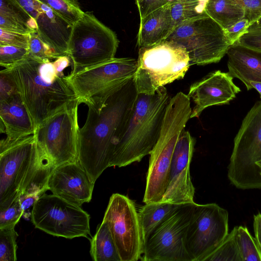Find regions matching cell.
<instances>
[{
	"label": "cell",
	"mask_w": 261,
	"mask_h": 261,
	"mask_svg": "<svg viewBox=\"0 0 261 261\" xmlns=\"http://www.w3.org/2000/svg\"><path fill=\"white\" fill-rule=\"evenodd\" d=\"M138 94L133 79L117 92L99 94L85 102L88 110L86 122L80 129L78 161L94 183L110 167L115 145Z\"/></svg>",
	"instance_id": "6da1fadb"
},
{
	"label": "cell",
	"mask_w": 261,
	"mask_h": 261,
	"mask_svg": "<svg viewBox=\"0 0 261 261\" xmlns=\"http://www.w3.org/2000/svg\"><path fill=\"white\" fill-rule=\"evenodd\" d=\"M72 65L68 56L41 61L29 55L3 71L13 81L36 129L65 106L78 99L63 71Z\"/></svg>",
	"instance_id": "7a4b0ae2"
},
{
	"label": "cell",
	"mask_w": 261,
	"mask_h": 261,
	"mask_svg": "<svg viewBox=\"0 0 261 261\" xmlns=\"http://www.w3.org/2000/svg\"><path fill=\"white\" fill-rule=\"evenodd\" d=\"M55 167L40 150L34 134L1 140L0 209L9 206L21 194L45 193Z\"/></svg>",
	"instance_id": "3957f363"
},
{
	"label": "cell",
	"mask_w": 261,
	"mask_h": 261,
	"mask_svg": "<svg viewBox=\"0 0 261 261\" xmlns=\"http://www.w3.org/2000/svg\"><path fill=\"white\" fill-rule=\"evenodd\" d=\"M170 99L165 86L152 94L138 93L127 124L115 145L110 167L126 166L150 154L159 138Z\"/></svg>",
	"instance_id": "277c9868"
},
{
	"label": "cell",
	"mask_w": 261,
	"mask_h": 261,
	"mask_svg": "<svg viewBox=\"0 0 261 261\" xmlns=\"http://www.w3.org/2000/svg\"><path fill=\"white\" fill-rule=\"evenodd\" d=\"M190 99L181 92L171 98L159 138L150 153L143 202L161 201L167 188L174 149L190 119Z\"/></svg>",
	"instance_id": "5b68a950"
},
{
	"label": "cell",
	"mask_w": 261,
	"mask_h": 261,
	"mask_svg": "<svg viewBox=\"0 0 261 261\" xmlns=\"http://www.w3.org/2000/svg\"><path fill=\"white\" fill-rule=\"evenodd\" d=\"M190 65L186 50L174 42L165 40L139 48L133 78L138 93L153 94L161 87L182 79Z\"/></svg>",
	"instance_id": "8992f818"
},
{
	"label": "cell",
	"mask_w": 261,
	"mask_h": 261,
	"mask_svg": "<svg viewBox=\"0 0 261 261\" xmlns=\"http://www.w3.org/2000/svg\"><path fill=\"white\" fill-rule=\"evenodd\" d=\"M119 40L115 33L91 12H85L72 26L68 55L75 73L115 58Z\"/></svg>",
	"instance_id": "52a82bcc"
},
{
	"label": "cell",
	"mask_w": 261,
	"mask_h": 261,
	"mask_svg": "<svg viewBox=\"0 0 261 261\" xmlns=\"http://www.w3.org/2000/svg\"><path fill=\"white\" fill-rule=\"evenodd\" d=\"M261 160V100L256 102L243 120L234 139L228 167V177L241 189L261 188L257 163Z\"/></svg>",
	"instance_id": "ba28073f"
},
{
	"label": "cell",
	"mask_w": 261,
	"mask_h": 261,
	"mask_svg": "<svg viewBox=\"0 0 261 261\" xmlns=\"http://www.w3.org/2000/svg\"><path fill=\"white\" fill-rule=\"evenodd\" d=\"M165 40L182 46L191 65L219 62L232 45L224 29L205 12L174 28Z\"/></svg>",
	"instance_id": "9c48e42d"
},
{
	"label": "cell",
	"mask_w": 261,
	"mask_h": 261,
	"mask_svg": "<svg viewBox=\"0 0 261 261\" xmlns=\"http://www.w3.org/2000/svg\"><path fill=\"white\" fill-rule=\"evenodd\" d=\"M81 103L79 99L70 102L35 129L34 135L38 147L55 167L78 161L80 128L77 111Z\"/></svg>",
	"instance_id": "30bf717a"
},
{
	"label": "cell",
	"mask_w": 261,
	"mask_h": 261,
	"mask_svg": "<svg viewBox=\"0 0 261 261\" xmlns=\"http://www.w3.org/2000/svg\"><path fill=\"white\" fill-rule=\"evenodd\" d=\"M31 220L45 232L67 239L91 236L90 215L80 206L54 195L44 193L34 204Z\"/></svg>",
	"instance_id": "8fae6325"
},
{
	"label": "cell",
	"mask_w": 261,
	"mask_h": 261,
	"mask_svg": "<svg viewBox=\"0 0 261 261\" xmlns=\"http://www.w3.org/2000/svg\"><path fill=\"white\" fill-rule=\"evenodd\" d=\"M196 203L179 204L143 243L144 261H192L185 239Z\"/></svg>",
	"instance_id": "7c38bea8"
},
{
	"label": "cell",
	"mask_w": 261,
	"mask_h": 261,
	"mask_svg": "<svg viewBox=\"0 0 261 261\" xmlns=\"http://www.w3.org/2000/svg\"><path fill=\"white\" fill-rule=\"evenodd\" d=\"M137 60L114 58L75 73L67 78L81 103L104 93H113L121 89L135 75Z\"/></svg>",
	"instance_id": "4fadbf2b"
},
{
	"label": "cell",
	"mask_w": 261,
	"mask_h": 261,
	"mask_svg": "<svg viewBox=\"0 0 261 261\" xmlns=\"http://www.w3.org/2000/svg\"><path fill=\"white\" fill-rule=\"evenodd\" d=\"M228 233L227 210L214 203H196L185 239L192 261H205Z\"/></svg>",
	"instance_id": "5bb4252c"
},
{
	"label": "cell",
	"mask_w": 261,
	"mask_h": 261,
	"mask_svg": "<svg viewBox=\"0 0 261 261\" xmlns=\"http://www.w3.org/2000/svg\"><path fill=\"white\" fill-rule=\"evenodd\" d=\"M103 220L109 225L121 261L141 259L143 241L134 202L124 195L112 194Z\"/></svg>",
	"instance_id": "9a60e30c"
},
{
	"label": "cell",
	"mask_w": 261,
	"mask_h": 261,
	"mask_svg": "<svg viewBox=\"0 0 261 261\" xmlns=\"http://www.w3.org/2000/svg\"><path fill=\"white\" fill-rule=\"evenodd\" d=\"M195 142L188 131H182L174 149L168 185L161 201L175 204L195 202L190 169Z\"/></svg>",
	"instance_id": "2e32d148"
},
{
	"label": "cell",
	"mask_w": 261,
	"mask_h": 261,
	"mask_svg": "<svg viewBox=\"0 0 261 261\" xmlns=\"http://www.w3.org/2000/svg\"><path fill=\"white\" fill-rule=\"evenodd\" d=\"M94 184L77 161L56 166L49 176L47 188L53 194L81 206L91 201Z\"/></svg>",
	"instance_id": "e0dca14e"
},
{
	"label": "cell",
	"mask_w": 261,
	"mask_h": 261,
	"mask_svg": "<svg viewBox=\"0 0 261 261\" xmlns=\"http://www.w3.org/2000/svg\"><path fill=\"white\" fill-rule=\"evenodd\" d=\"M241 90L228 72L216 70L192 84L187 94L195 104L190 118L199 117L206 108L227 105Z\"/></svg>",
	"instance_id": "ac0fdd59"
},
{
	"label": "cell",
	"mask_w": 261,
	"mask_h": 261,
	"mask_svg": "<svg viewBox=\"0 0 261 261\" xmlns=\"http://www.w3.org/2000/svg\"><path fill=\"white\" fill-rule=\"evenodd\" d=\"M1 128L10 140L34 134L31 117L18 93L0 101Z\"/></svg>",
	"instance_id": "d6986e66"
},
{
	"label": "cell",
	"mask_w": 261,
	"mask_h": 261,
	"mask_svg": "<svg viewBox=\"0 0 261 261\" xmlns=\"http://www.w3.org/2000/svg\"><path fill=\"white\" fill-rule=\"evenodd\" d=\"M42 4V11L36 20L38 25L37 33L59 57L68 55L73 25L69 24L48 6L43 3Z\"/></svg>",
	"instance_id": "ffe728a7"
},
{
	"label": "cell",
	"mask_w": 261,
	"mask_h": 261,
	"mask_svg": "<svg viewBox=\"0 0 261 261\" xmlns=\"http://www.w3.org/2000/svg\"><path fill=\"white\" fill-rule=\"evenodd\" d=\"M228 73L246 86L251 81L261 83V52L232 44L227 54Z\"/></svg>",
	"instance_id": "44dd1931"
},
{
	"label": "cell",
	"mask_w": 261,
	"mask_h": 261,
	"mask_svg": "<svg viewBox=\"0 0 261 261\" xmlns=\"http://www.w3.org/2000/svg\"><path fill=\"white\" fill-rule=\"evenodd\" d=\"M173 28L170 3L150 13L140 21L137 45L140 48L163 42Z\"/></svg>",
	"instance_id": "7402d4cb"
},
{
	"label": "cell",
	"mask_w": 261,
	"mask_h": 261,
	"mask_svg": "<svg viewBox=\"0 0 261 261\" xmlns=\"http://www.w3.org/2000/svg\"><path fill=\"white\" fill-rule=\"evenodd\" d=\"M178 205L163 201L145 203L138 212L143 243Z\"/></svg>",
	"instance_id": "603a6c76"
},
{
	"label": "cell",
	"mask_w": 261,
	"mask_h": 261,
	"mask_svg": "<svg viewBox=\"0 0 261 261\" xmlns=\"http://www.w3.org/2000/svg\"><path fill=\"white\" fill-rule=\"evenodd\" d=\"M204 12L224 30L246 18L244 8L231 0H208Z\"/></svg>",
	"instance_id": "cb8c5ba5"
},
{
	"label": "cell",
	"mask_w": 261,
	"mask_h": 261,
	"mask_svg": "<svg viewBox=\"0 0 261 261\" xmlns=\"http://www.w3.org/2000/svg\"><path fill=\"white\" fill-rule=\"evenodd\" d=\"M90 253L95 261H121L107 222L103 220L90 239Z\"/></svg>",
	"instance_id": "d4e9b609"
},
{
	"label": "cell",
	"mask_w": 261,
	"mask_h": 261,
	"mask_svg": "<svg viewBox=\"0 0 261 261\" xmlns=\"http://www.w3.org/2000/svg\"><path fill=\"white\" fill-rule=\"evenodd\" d=\"M208 0H173L170 3L173 30L181 23L204 12Z\"/></svg>",
	"instance_id": "484cf974"
},
{
	"label": "cell",
	"mask_w": 261,
	"mask_h": 261,
	"mask_svg": "<svg viewBox=\"0 0 261 261\" xmlns=\"http://www.w3.org/2000/svg\"><path fill=\"white\" fill-rule=\"evenodd\" d=\"M242 261H261V255L254 239L246 227L236 226L232 230Z\"/></svg>",
	"instance_id": "4316f807"
},
{
	"label": "cell",
	"mask_w": 261,
	"mask_h": 261,
	"mask_svg": "<svg viewBox=\"0 0 261 261\" xmlns=\"http://www.w3.org/2000/svg\"><path fill=\"white\" fill-rule=\"evenodd\" d=\"M71 25L83 16L84 12L76 0H39Z\"/></svg>",
	"instance_id": "83f0119b"
},
{
	"label": "cell",
	"mask_w": 261,
	"mask_h": 261,
	"mask_svg": "<svg viewBox=\"0 0 261 261\" xmlns=\"http://www.w3.org/2000/svg\"><path fill=\"white\" fill-rule=\"evenodd\" d=\"M0 15L26 25L35 32L38 30L35 20L16 0H0Z\"/></svg>",
	"instance_id": "f1b7e54d"
},
{
	"label": "cell",
	"mask_w": 261,
	"mask_h": 261,
	"mask_svg": "<svg viewBox=\"0 0 261 261\" xmlns=\"http://www.w3.org/2000/svg\"><path fill=\"white\" fill-rule=\"evenodd\" d=\"M219 260L242 261L232 231L205 259V261Z\"/></svg>",
	"instance_id": "f546056e"
},
{
	"label": "cell",
	"mask_w": 261,
	"mask_h": 261,
	"mask_svg": "<svg viewBox=\"0 0 261 261\" xmlns=\"http://www.w3.org/2000/svg\"><path fill=\"white\" fill-rule=\"evenodd\" d=\"M15 227L0 229V261L17 260L16 239L18 237Z\"/></svg>",
	"instance_id": "4dcf8cb0"
},
{
	"label": "cell",
	"mask_w": 261,
	"mask_h": 261,
	"mask_svg": "<svg viewBox=\"0 0 261 261\" xmlns=\"http://www.w3.org/2000/svg\"><path fill=\"white\" fill-rule=\"evenodd\" d=\"M28 49L30 56L41 61L51 60L59 57L56 51L39 37L37 32L31 34Z\"/></svg>",
	"instance_id": "1f68e13d"
},
{
	"label": "cell",
	"mask_w": 261,
	"mask_h": 261,
	"mask_svg": "<svg viewBox=\"0 0 261 261\" xmlns=\"http://www.w3.org/2000/svg\"><path fill=\"white\" fill-rule=\"evenodd\" d=\"M29 54V49L13 45H0V65L8 68L24 60Z\"/></svg>",
	"instance_id": "d6a6232c"
},
{
	"label": "cell",
	"mask_w": 261,
	"mask_h": 261,
	"mask_svg": "<svg viewBox=\"0 0 261 261\" xmlns=\"http://www.w3.org/2000/svg\"><path fill=\"white\" fill-rule=\"evenodd\" d=\"M22 214L23 211L17 197L9 206L0 209V229L15 227Z\"/></svg>",
	"instance_id": "836d02e7"
},
{
	"label": "cell",
	"mask_w": 261,
	"mask_h": 261,
	"mask_svg": "<svg viewBox=\"0 0 261 261\" xmlns=\"http://www.w3.org/2000/svg\"><path fill=\"white\" fill-rule=\"evenodd\" d=\"M235 43L261 52V25L255 22L250 25L245 33Z\"/></svg>",
	"instance_id": "e575fe53"
},
{
	"label": "cell",
	"mask_w": 261,
	"mask_h": 261,
	"mask_svg": "<svg viewBox=\"0 0 261 261\" xmlns=\"http://www.w3.org/2000/svg\"><path fill=\"white\" fill-rule=\"evenodd\" d=\"M30 35L0 29V45H13L28 49Z\"/></svg>",
	"instance_id": "d590c367"
},
{
	"label": "cell",
	"mask_w": 261,
	"mask_h": 261,
	"mask_svg": "<svg viewBox=\"0 0 261 261\" xmlns=\"http://www.w3.org/2000/svg\"><path fill=\"white\" fill-rule=\"evenodd\" d=\"M240 5L244 9L246 18L250 25L261 17V0H231Z\"/></svg>",
	"instance_id": "8d00e7d4"
},
{
	"label": "cell",
	"mask_w": 261,
	"mask_h": 261,
	"mask_svg": "<svg viewBox=\"0 0 261 261\" xmlns=\"http://www.w3.org/2000/svg\"><path fill=\"white\" fill-rule=\"evenodd\" d=\"M173 0H135L138 7L140 21L150 13L171 3Z\"/></svg>",
	"instance_id": "74e56055"
},
{
	"label": "cell",
	"mask_w": 261,
	"mask_h": 261,
	"mask_svg": "<svg viewBox=\"0 0 261 261\" xmlns=\"http://www.w3.org/2000/svg\"><path fill=\"white\" fill-rule=\"evenodd\" d=\"M0 29L10 32L26 34L36 32L26 25L2 15H0Z\"/></svg>",
	"instance_id": "f35d334b"
},
{
	"label": "cell",
	"mask_w": 261,
	"mask_h": 261,
	"mask_svg": "<svg viewBox=\"0 0 261 261\" xmlns=\"http://www.w3.org/2000/svg\"><path fill=\"white\" fill-rule=\"evenodd\" d=\"M250 25L248 19L244 18L230 28L224 30L231 44L235 43L245 33Z\"/></svg>",
	"instance_id": "ab89813d"
},
{
	"label": "cell",
	"mask_w": 261,
	"mask_h": 261,
	"mask_svg": "<svg viewBox=\"0 0 261 261\" xmlns=\"http://www.w3.org/2000/svg\"><path fill=\"white\" fill-rule=\"evenodd\" d=\"M0 101L18 93L16 86L9 75L3 70L0 72Z\"/></svg>",
	"instance_id": "60d3db41"
},
{
	"label": "cell",
	"mask_w": 261,
	"mask_h": 261,
	"mask_svg": "<svg viewBox=\"0 0 261 261\" xmlns=\"http://www.w3.org/2000/svg\"><path fill=\"white\" fill-rule=\"evenodd\" d=\"M41 195L37 193L21 194L19 196V200L23 211L22 217L28 220L31 217L33 207Z\"/></svg>",
	"instance_id": "b9f144b4"
},
{
	"label": "cell",
	"mask_w": 261,
	"mask_h": 261,
	"mask_svg": "<svg viewBox=\"0 0 261 261\" xmlns=\"http://www.w3.org/2000/svg\"><path fill=\"white\" fill-rule=\"evenodd\" d=\"M253 227L255 240L261 255V214L254 216Z\"/></svg>",
	"instance_id": "7bdbcfd3"
},
{
	"label": "cell",
	"mask_w": 261,
	"mask_h": 261,
	"mask_svg": "<svg viewBox=\"0 0 261 261\" xmlns=\"http://www.w3.org/2000/svg\"><path fill=\"white\" fill-rule=\"evenodd\" d=\"M246 88L248 90L251 89H255L259 93L261 98V83L257 82L251 81L249 83Z\"/></svg>",
	"instance_id": "ee69618b"
},
{
	"label": "cell",
	"mask_w": 261,
	"mask_h": 261,
	"mask_svg": "<svg viewBox=\"0 0 261 261\" xmlns=\"http://www.w3.org/2000/svg\"><path fill=\"white\" fill-rule=\"evenodd\" d=\"M257 165L258 166L259 169V173H260V174L261 175V160L258 161L257 163Z\"/></svg>",
	"instance_id": "f6af8a7d"
},
{
	"label": "cell",
	"mask_w": 261,
	"mask_h": 261,
	"mask_svg": "<svg viewBox=\"0 0 261 261\" xmlns=\"http://www.w3.org/2000/svg\"><path fill=\"white\" fill-rule=\"evenodd\" d=\"M258 24L261 25V17L255 22Z\"/></svg>",
	"instance_id": "bcb514c9"
}]
</instances>
